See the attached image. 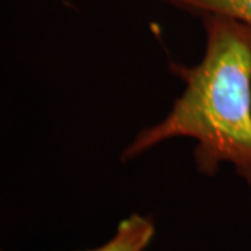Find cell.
I'll return each instance as SVG.
<instances>
[{"label":"cell","mask_w":251,"mask_h":251,"mask_svg":"<svg viewBox=\"0 0 251 251\" xmlns=\"http://www.w3.org/2000/svg\"><path fill=\"white\" fill-rule=\"evenodd\" d=\"M198 17L218 14L251 27V0H158Z\"/></svg>","instance_id":"cell-3"},{"label":"cell","mask_w":251,"mask_h":251,"mask_svg":"<svg viewBox=\"0 0 251 251\" xmlns=\"http://www.w3.org/2000/svg\"><path fill=\"white\" fill-rule=\"evenodd\" d=\"M205 49L196 66L171 63L184 90L159 123L137 133L120 155L135 159L172 138H191L198 173L233 165L251 187V27L233 18L201 17Z\"/></svg>","instance_id":"cell-1"},{"label":"cell","mask_w":251,"mask_h":251,"mask_svg":"<svg viewBox=\"0 0 251 251\" xmlns=\"http://www.w3.org/2000/svg\"><path fill=\"white\" fill-rule=\"evenodd\" d=\"M155 234L152 219L133 214L123 219L112 239L100 247L85 251H144Z\"/></svg>","instance_id":"cell-2"}]
</instances>
